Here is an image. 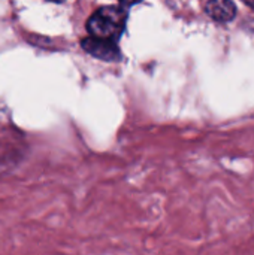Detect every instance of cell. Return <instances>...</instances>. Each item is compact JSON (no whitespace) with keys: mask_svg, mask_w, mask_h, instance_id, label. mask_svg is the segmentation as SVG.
I'll use <instances>...</instances> for the list:
<instances>
[{"mask_svg":"<svg viewBox=\"0 0 254 255\" xmlns=\"http://www.w3.org/2000/svg\"><path fill=\"white\" fill-rule=\"evenodd\" d=\"M49 1H55V3H61L63 0H49Z\"/></svg>","mask_w":254,"mask_h":255,"instance_id":"6","label":"cell"},{"mask_svg":"<svg viewBox=\"0 0 254 255\" xmlns=\"http://www.w3.org/2000/svg\"><path fill=\"white\" fill-rule=\"evenodd\" d=\"M244 1H246L247 4H250L252 7H254V0H244Z\"/></svg>","mask_w":254,"mask_h":255,"instance_id":"5","label":"cell"},{"mask_svg":"<svg viewBox=\"0 0 254 255\" xmlns=\"http://www.w3.org/2000/svg\"><path fill=\"white\" fill-rule=\"evenodd\" d=\"M127 15L126 6H102L87 21L88 34L118 42L126 28Z\"/></svg>","mask_w":254,"mask_h":255,"instance_id":"1","label":"cell"},{"mask_svg":"<svg viewBox=\"0 0 254 255\" xmlns=\"http://www.w3.org/2000/svg\"><path fill=\"white\" fill-rule=\"evenodd\" d=\"M142 0H120V3L123 4V6H133V4H138V3H141Z\"/></svg>","mask_w":254,"mask_h":255,"instance_id":"4","label":"cell"},{"mask_svg":"<svg viewBox=\"0 0 254 255\" xmlns=\"http://www.w3.org/2000/svg\"><path fill=\"white\" fill-rule=\"evenodd\" d=\"M205 10L214 21L219 22L232 21L237 15V7L232 0H208Z\"/></svg>","mask_w":254,"mask_h":255,"instance_id":"3","label":"cell"},{"mask_svg":"<svg viewBox=\"0 0 254 255\" xmlns=\"http://www.w3.org/2000/svg\"><path fill=\"white\" fill-rule=\"evenodd\" d=\"M81 46L85 49V52L103 61H117L120 60V55H121L118 43L115 40L88 36L81 40Z\"/></svg>","mask_w":254,"mask_h":255,"instance_id":"2","label":"cell"}]
</instances>
